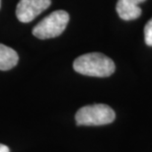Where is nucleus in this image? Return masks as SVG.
<instances>
[{
	"instance_id": "obj_8",
	"label": "nucleus",
	"mask_w": 152,
	"mask_h": 152,
	"mask_svg": "<svg viewBox=\"0 0 152 152\" xmlns=\"http://www.w3.org/2000/svg\"><path fill=\"white\" fill-rule=\"evenodd\" d=\"M0 152H10V150H9L8 146H6V145L0 143Z\"/></svg>"
},
{
	"instance_id": "obj_3",
	"label": "nucleus",
	"mask_w": 152,
	"mask_h": 152,
	"mask_svg": "<svg viewBox=\"0 0 152 152\" xmlns=\"http://www.w3.org/2000/svg\"><path fill=\"white\" fill-rule=\"evenodd\" d=\"M69 22V15L66 11L57 10L44 18L33 29V35L38 39H45L61 35Z\"/></svg>"
},
{
	"instance_id": "obj_2",
	"label": "nucleus",
	"mask_w": 152,
	"mask_h": 152,
	"mask_svg": "<svg viewBox=\"0 0 152 152\" xmlns=\"http://www.w3.org/2000/svg\"><path fill=\"white\" fill-rule=\"evenodd\" d=\"M115 118L114 110L105 104H94L80 108L75 115L77 126H105Z\"/></svg>"
},
{
	"instance_id": "obj_4",
	"label": "nucleus",
	"mask_w": 152,
	"mask_h": 152,
	"mask_svg": "<svg viewBox=\"0 0 152 152\" xmlns=\"http://www.w3.org/2000/svg\"><path fill=\"white\" fill-rule=\"evenodd\" d=\"M50 0H20L16 8V16L22 23H29L50 7Z\"/></svg>"
},
{
	"instance_id": "obj_6",
	"label": "nucleus",
	"mask_w": 152,
	"mask_h": 152,
	"mask_svg": "<svg viewBox=\"0 0 152 152\" xmlns=\"http://www.w3.org/2000/svg\"><path fill=\"white\" fill-rule=\"evenodd\" d=\"M19 56L13 48L0 44V70H9L17 65Z\"/></svg>"
},
{
	"instance_id": "obj_9",
	"label": "nucleus",
	"mask_w": 152,
	"mask_h": 152,
	"mask_svg": "<svg viewBox=\"0 0 152 152\" xmlns=\"http://www.w3.org/2000/svg\"><path fill=\"white\" fill-rule=\"evenodd\" d=\"M0 2H1V1H0Z\"/></svg>"
},
{
	"instance_id": "obj_1",
	"label": "nucleus",
	"mask_w": 152,
	"mask_h": 152,
	"mask_svg": "<svg viewBox=\"0 0 152 152\" xmlns=\"http://www.w3.org/2000/svg\"><path fill=\"white\" fill-rule=\"evenodd\" d=\"M73 68L82 75L93 77H108L115 70V65L110 57L100 53L82 54L73 62Z\"/></svg>"
},
{
	"instance_id": "obj_5",
	"label": "nucleus",
	"mask_w": 152,
	"mask_h": 152,
	"mask_svg": "<svg viewBox=\"0 0 152 152\" xmlns=\"http://www.w3.org/2000/svg\"><path fill=\"white\" fill-rule=\"evenodd\" d=\"M144 1L145 0H118L115 9L121 19L124 21L135 20L142 13L138 4Z\"/></svg>"
},
{
	"instance_id": "obj_7",
	"label": "nucleus",
	"mask_w": 152,
	"mask_h": 152,
	"mask_svg": "<svg viewBox=\"0 0 152 152\" xmlns=\"http://www.w3.org/2000/svg\"><path fill=\"white\" fill-rule=\"evenodd\" d=\"M144 41L148 47H152V18L144 27Z\"/></svg>"
}]
</instances>
